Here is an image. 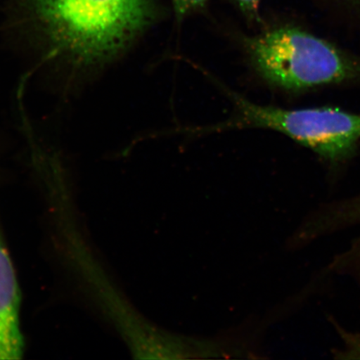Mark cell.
<instances>
[{"label":"cell","mask_w":360,"mask_h":360,"mask_svg":"<svg viewBox=\"0 0 360 360\" xmlns=\"http://www.w3.org/2000/svg\"><path fill=\"white\" fill-rule=\"evenodd\" d=\"M20 20L52 58L86 69L105 65L154 24V0H20Z\"/></svg>","instance_id":"obj_1"},{"label":"cell","mask_w":360,"mask_h":360,"mask_svg":"<svg viewBox=\"0 0 360 360\" xmlns=\"http://www.w3.org/2000/svg\"><path fill=\"white\" fill-rule=\"evenodd\" d=\"M255 70L274 86L304 90L360 86V53L295 26L247 37Z\"/></svg>","instance_id":"obj_2"},{"label":"cell","mask_w":360,"mask_h":360,"mask_svg":"<svg viewBox=\"0 0 360 360\" xmlns=\"http://www.w3.org/2000/svg\"><path fill=\"white\" fill-rule=\"evenodd\" d=\"M238 115L214 129L259 127L285 134L309 148L332 172L354 159L360 143V114L340 108L323 106L285 110L261 106L229 92Z\"/></svg>","instance_id":"obj_3"},{"label":"cell","mask_w":360,"mask_h":360,"mask_svg":"<svg viewBox=\"0 0 360 360\" xmlns=\"http://www.w3.org/2000/svg\"><path fill=\"white\" fill-rule=\"evenodd\" d=\"M360 225V193L319 207L305 223L300 240L310 241ZM323 277H344L360 289V235L323 269Z\"/></svg>","instance_id":"obj_4"},{"label":"cell","mask_w":360,"mask_h":360,"mask_svg":"<svg viewBox=\"0 0 360 360\" xmlns=\"http://www.w3.org/2000/svg\"><path fill=\"white\" fill-rule=\"evenodd\" d=\"M20 300L15 269L0 235V360L20 359L24 354Z\"/></svg>","instance_id":"obj_5"},{"label":"cell","mask_w":360,"mask_h":360,"mask_svg":"<svg viewBox=\"0 0 360 360\" xmlns=\"http://www.w3.org/2000/svg\"><path fill=\"white\" fill-rule=\"evenodd\" d=\"M341 340V347L333 351L336 359H360V334L342 327L334 318L328 319Z\"/></svg>","instance_id":"obj_6"},{"label":"cell","mask_w":360,"mask_h":360,"mask_svg":"<svg viewBox=\"0 0 360 360\" xmlns=\"http://www.w3.org/2000/svg\"><path fill=\"white\" fill-rule=\"evenodd\" d=\"M209 0H172L175 16L179 22L192 12L205 8Z\"/></svg>","instance_id":"obj_7"},{"label":"cell","mask_w":360,"mask_h":360,"mask_svg":"<svg viewBox=\"0 0 360 360\" xmlns=\"http://www.w3.org/2000/svg\"><path fill=\"white\" fill-rule=\"evenodd\" d=\"M240 11L250 20L259 19L261 0H233Z\"/></svg>","instance_id":"obj_8"}]
</instances>
